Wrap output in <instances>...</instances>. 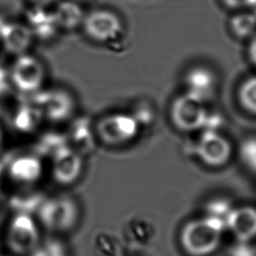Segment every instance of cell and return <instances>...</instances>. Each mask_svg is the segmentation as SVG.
<instances>
[{"instance_id":"1","label":"cell","mask_w":256,"mask_h":256,"mask_svg":"<svg viewBox=\"0 0 256 256\" xmlns=\"http://www.w3.org/2000/svg\"><path fill=\"white\" fill-rule=\"evenodd\" d=\"M79 206L69 196H55L42 200L38 209V220L43 227L52 232H68L79 220Z\"/></svg>"},{"instance_id":"2","label":"cell","mask_w":256,"mask_h":256,"mask_svg":"<svg viewBox=\"0 0 256 256\" xmlns=\"http://www.w3.org/2000/svg\"><path fill=\"white\" fill-rule=\"evenodd\" d=\"M222 231L220 226L205 217L187 223L182 231L181 241L191 255L204 256L217 248Z\"/></svg>"},{"instance_id":"3","label":"cell","mask_w":256,"mask_h":256,"mask_svg":"<svg viewBox=\"0 0 256 256\" xmlns=\"http://www.w3.org/2000/svg\"><path fill=\"white\" fill-rule=\"evenodd\" d=\"M140 124L133 114L115 112L103 116L95 126V135L106 145L118 146L132 141Z\"/></svg>"},{"instance_id":"4","label":"cell","mask_w":256,"mask_h":256,"mask_svg":"<svg viewBox=\"0 0 256 256\" xmlns=\"http://www.w3.org/2000/svg\"><path fill=\"white\" fill-rule=\"evenodd\" d=\"M6 242L10 251L16 255H30L35 250L39 242V230L30 214L17 212L11 218Z\"/></svg>"},{"instance_id":"5","label":"cell","mask_w":256,"mask_h":256,"mask_svg":"<svg viewBox=\"0 0 256 256\" xmlns=\"http://www.w3.org/2000/svg\"><path fill=\"white\" fill-rule=\"evenodd\" d=\"M10 78L20 92L37 93L41 90L45 80V68L39 59L24 53L15 59L11 67Z\"/></svg>"},{"instance_id":"6","label":"cell","mask_w":256,"mask_h":256,"mask_svg":"<svg viewBox=\"0 0 256 256\" xmlns=\"http://www.w3.org/2000/svg\"><path fill=\"white\" fill-rule=\"evenodd\" d=\"M82 26L86 35L99 43L117 39L123 30L121 18L113 11L99 9L85 15Z\"/></svg>"},{"instance_id":"7","label":"cell","mask_w":256,"mask_h":256,"mask_svg":"<svg viewBox=\"0 0 256 256\" xmlns=\"http://www.w3.org/2000/svg\"><path fill=\"white\" fill-rule=\"evenodd\" d=\"M42 116L53 122L67 120L74 112L75 102L72 95L63 89L38 91L33 103Z\"/></svg>"},{"instance_id":"8","label":"cell","mask_w":256,"mask_h":256,"mask_svg":"<svg viewBox=\"0 0 256 256\" xmlns=\"http://www.w3.org/2000/svg\"><path fill=\"white\" fill-rule=\"evenodd\" d=\"M207 112L203 101L184 94L175 99L171 107V118L176 127L184 131H192L202 128Z\"/></svg>"},{"instance_id":"9","label":"cell","mask_w":256,"mask_h":256,"mask_svg":"<svg viewBox=\"0 0 256 256\" xmlns=\"http://www.w3.org/2000/svg\"><path fill=\"white\" fill-rule=\"evenodd\" d=\"M83 171V157L71 146L64 145L52 154V177L60 185L76 182Z\"/></svg>"},{"instance_id":"10","label":"cell","mask_w":256,"mask_h":256,"mask_svg":"<svg viewBox=\"0 0 256 256\" xmlns=\"http://www.w3.org/2000/svg\"><path fill=\"white\" fill-rule=\"evenodd\" d=\"M197 153L205 163L211 166H219L229 159L231 147L228 140L216 130L205 129L200 136Z\"/></svg>"},{"instance_id":"11","label":"cell","mask_w":256,"mask_h":256,"mask_svg":"<svg viewBox=\"0 0 256 256\" xmlns=\"http://www.w3.org/2000/svg\"><path fill=\"white\" fill-rule=\"evenodd\" d=\"M8 176L16 183L29 185L37 182L43 172L41 160L35 155L15 157L7 166Z\"/></svg>"},{"instance_id":"12","label":"cell","mask_w":256,"mask_h":256,"mask_svg":"<svg viewBox=\"0 0 256 256\" xmlns=\"http://www.w3.org/2000/svg\"><path fill=\"white\" fill-rule=\"evenodd\" d=\"M33 37L31 30L26 24L17 22L7 23L0 29V39L5 49L17 56L27 53Z\"/></svg>"},{"instance_id":"13","label":"cell","mask_w":256,"mask_h":256,"mask_svg":"<svg viewBox=\"0 0 256 256\" xmlns=\"http://www.w3.org/2000/svg\"><path fill=\"white\" fill-rule=\"evenodd\" d=\"M227 227L241 241H248L256 235V209L245 206L232 209L228 219Z\"/></svg>"},{"instance_id":"14","label":"cell","mask_w":256,"mask_h":256,"mask_svg":"<svg viewBox=\"0 0 256 256\" xmlns=\"http://www.w3.org/2000/svg\"><path fill=\"white\" fill-rule=\"evenodd\" d=\"M187 94L204 101L209 98L215 87V76L205 67L191 69L185 77Z\"/></svg>"},{"instance_id":"15","label":"cell","mask_w":256,"mask_h":256,"mask_svg":"<svg viewBox=\"0 0 256 256\" xmlns=\"http://www.w3.org/2000/svg\"><path fill=\"white\" fill-rule=\"evenodd\" d=\"M33 36L46 40L52 38L59 29L53 12H48L45 7L35 6L28 14V23Z\"/></svg>"},{"instance_id":"16","label":"cell","mask_w":256,"mask_h":256,"mask_svg":"<svg viewBox=\"0 0 256 256\" xmlns=\"http://www.w3.org/2000/svg\"><path fill=\"white\" fill-rule=\"evenodd\" d=\"M53 14L58 27L65 30H73L77 26L82 25L85 17L82 8L75 1L69 0L58 3Z\"/></svg>"},{"instance_id":"17","label":"cell","mask_w":256,"mask_h":256,"mask_svg":"<svg viewBox=\"0 0 256 256\" xmlns=\"http://www.w3.org/2000/svg\"><path fill=\"white\" fill-rule=\"evenodd\" d=\"M94 249L100 256H124L125 250L115 235L101 231L94 237Z\"/></svg>"},{"instance_id":"18","label":"cell","mask_w":256,"mask_h":256,"mask_svg":"<svg viewBox=\"0 0 256 256\" xmlns=\"http://www.w3.org/2000/svg\"><path fill=\"white\" fill-rule=\"evenodd\" d=\"M42 114L34 105H27L20 108L14 118L15 127L21 132H31L39 124Z\"/></svg>"},{"instance_id":"19","label":"cell","mask_w":256,"mask_h":256,"mask_svg":"<svg viewBox=\"0 0 256 256\" xmlns=\"http://www.w3.org/2000/svg\"><path fill=\"white\" fill-rule=\"evenodd\" d=\"M94 132L90 129L89 125L85 123H80L78 125L76 124L71 133V139L73 143L72 148L82 156L84 153L91 151L94 147Z\"/></svg>"},{"instance_id":"20","label":"cell","mask_w":256,"mask_h":256,"mask_svg":"<svg viewBox=\"0 0 256 256\" xmlns=\"http://www.w3.org/2000/svg\"><path fill=\"white\" fill-rule=\"evenodd\" d=\"M232 31L240 38L249 37L256 30V15L253 13H241L231 20Z\"/></svg>"},{"instance_id":"21","label":"cell","mask_w":256,"mask_h":256,"mask_svg":"<svg viewBox=\"0 0 256 256\" xmlns=\"http://www.w3.org/2000/svg\"><path fill=\"white\" fill-rule=\"evenodd\" d=\"M241 105L249 112L256 114V76L248 78L239 89Z\"/></svg>"},{"instance_id":"22","label":"cell","mask_w":256,"mask_h":256,"mask_svg":"<svg viewBox=\"0 0 256 256\" xmlns=\"http://www.w3.org/2000/svg\"><path fill=\"white\" fill-rule=\"evenodd\" d=\"M30 256H68L65 246L58 240L49 239L35 248Z\"/></svg>"},{"instance_id":"23","label":"cell","mask_w":256,"mask_h":256,"mask_svg":"<svg viewBox=\"0 0 256 256\" xmlns=\"http://www.w3.org/2000/svg\"><path fill=\"white\" fill-rule=\"evenodd\" d=\"M239 152L244 164L256 172V137L245 139L240 145Z\"/></svg>"},{"instance_id":"24","label":"cell","mask_w":256,"mask_h":256,"mask_svg":"<svg viewBox=\"0 0 256 256\" xmlns=\"http://www.w3.org/2000/svg\"><path fill=\"white\" fill-rule=\"evenodd\" d=\"M230 256H256V251L248 241L238 240V242L232 246Z\"/></svg>"},{"instance_id":"25","label":"cell","mask_w":256,"mask_h":256,"mask_svg":"<svg viewBox=\"0 0 256 256\" xmlns=\"http://www.w3.org/2000/svg\"><path fill=\"white\" fill-rule=\"evenodd\" d=\"M224 3L232 8H241V7H253L256 3V0H223Z\"/></svg>"},{"instance_id":"26","label":"cell","mask_w":256,"mask_h":256,"mask_svg":"<svg viewBox=\"0 0 256 256\" xmlns=\"http://www.w3.org/2000/svg\"><path fill=\"white\" fill-rule=\"evenodd\" d=\"M249 56L253 63L256 64V35L253 36L249 45Z\"/></svg>"},{"instance_id":"27","label":"cell","mask_w":256,"mask_h":256,"mask_svg":"<svg viewBox=\"0 0 256 256\" xmlns=\"http://www.w3.org/2000/svg\"><path fill=\"white\" fill-rule=\"evenodd\" d=\"M31 3L34 4V6H39V7H46L48 5H51L54 3L56 0H29Z\"/></svg>"},{"instance_id":"28","label":"cell","mask_w":256,"mask_h":256,"mask_svg":"<svg viewBox=\"0 0 256 256\" xmlns=\"http://www.w3.org/2000/svg\"><path fill=\"white\" fill-rule=\"evenodd\" d=\"M3 141H4V136H3V132L0 128V151H1V148H2V145H3Z\"/></svg>"},{"instance_id":"29","label":"cell","mask_w":256,"mask_h":256,"mask_svg":"<svg viewBox=\"0 0 256 256\" xmlns=\"http://www.w3.org/2000/svg\"><path fill=\"white\" fill-rule=\"evenodd\" d=\"M253 8H254V9H255V13H254V14H255V15H256V3H255V4H254V5H253Z\"/></svg>"},{"instance_id":"30","label":"cell","mask_w":256,"mask_h":256,"mask_svg":"<svg viewBox=\"0 0 256 256\" xmlns=\"http://www.w3.org/2000/svg\"><path fill=\"white\" fill-rule=\"evenodd\" d=\"M79 1H85V0H79Z\"/></svg>"},{"instance_id":"31","label":"cell","mask_w":256,"mask_h":256,"mask_svg":"<svg viewBox=\"0 0 256 256\" xmlns=\"http://www.w3.org/2000/svg\"><path fill=\"white\" fill-rule=\"evenodd\" d=\"M0 256H3V255H0Z\"/></svg>"}]
</instances>
